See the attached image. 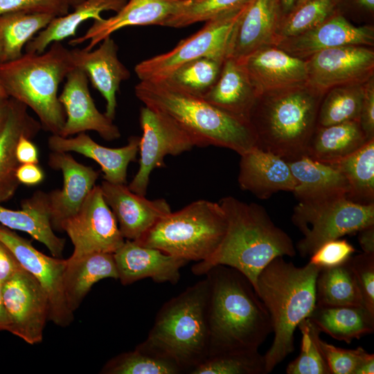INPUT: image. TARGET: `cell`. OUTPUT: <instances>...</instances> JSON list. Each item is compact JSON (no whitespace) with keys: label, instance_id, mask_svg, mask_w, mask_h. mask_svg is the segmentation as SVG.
<instances>
[{"label":"cell","instance_id":"1","mask_svg":"<svg viewBox=\"0 0 374 374\" xmlns=\"http://www.w3.org/2000/svg\"><path fill=\"white\" fill-rule=\"evenodd\" d=\"M218 203L226 220L224 236L208 259L192 267L194 274L205 275L216 265H226L244 274L255 288L258 276L274 258L296 255L291 238L274 224L262 206L232 196Z\"/></svg>","mask_w":374,"mask_h":374},{"label":"cell","instance_id":"2","mask_svg":"<svg viewBox=\"0 0 374 374\" xmlns=\"http://www.w3.org/2000/svg\"><path fill=\"white\" fill-rule=\"evenodd\" d=\"M205 275L210 286L208 355L258 349L272 332V326L269 314L250 280L226 265H216Z\"/></svg>","mask_w":374,"mask_h":374},{"label":"cell","instance_id":"3","mask_svg":"<svg viewBox=\"0 0 374 374\" xmlns=\"http://www.w3.org/2000/svg\"><path fill=\"white\" fill-rule=\"evenodd\" d=\"M136 98L167 116L193 139L195 146L228 148L240 155L256 147V133L247 119L224 112L166 80H140Z\"/></svg>","mask_w":374,"mask_h":374},{"label":"cell","instance_id":"4","mask_svg":"<svg viewBox=\"0 0 374 374\" xmlns=\"http://www.w3.org/2000/svg\"><path fill=\"white\" fill-rule=\"evenodd\" d=\"M320 269L310 262L296 267L278 256L258 276L254 290L269 314L274 334L264 355L266 373L294 350L296 328L316 305V280Z\"/></svg>","mask_w":374,"mask_h":374},{"label":"cell","instance_id":"5","mask_svg":"<svg viewBox=\"0 0 374 374\" xmlns=\"http://www.w3.org/2000/svg\"><path fill=\"white\" fill-rule=\"evenodd\" d=\"M324 94L308 82L260 93L248 117L256 147L287 161L305 155Z\"/></svg>","mask_w":374,"mask_h":374},{"label":"cell","instance_id":"6","mask_svg":"<svg viewBox=\"0 0 374 374\" xmlns=\"http://www.w3.org/2000/svg\"><path fill=\"white\" fill-rule=\"evenodd\" d=\"M74 68L71 51L61 42H54L42 53L26 52L0 63V83L8 97L35 112L42 130L60 135L66 114L58 88Z\"/></svg>","mask_w":374,"mask_h":374},{"label":"cell","instance_id":"7","mask_svg":"<svg viewBox=\"0 0 374 374\" xmlns=\"http://www.w3.org/2000/svg\"><path fill=\"white\" fill-rule=\"evenodd\" d=\"M209 294L206 277L168 300L157 314L147 337L174 357L187 373L209 353Z\"/></svg>","mask_w":374,"mask_h":374},{"label":"cell","instance_id":"8","mask_svg":"<svg viewBox=\"0 0 374 374\" xmlns=\"http://www.w3.org/2000/svg\"><path fill=\"white\" fill-rule=\"evenodd\" d=\"M226 229L220 204L199 199L164 215L135 242L188 262H200L215 253Z\"/></svg>","mask_w":374,"mask_h":374},{"label":"cell","instance_id":"9","mask_svg":"<svg viewBox=\"0 0 374 374\" xmlns=\"http://www.w3.org/2000/svg\"><path fill=\"white\" fill-rule=\"evenodd\" d=\"M292 222L303 234L296 249L305 257L328 241L374 225V204H357L346 195L301 200L293 209Z\"/></svg>","mask_w":374,"mask_h":374},{"label":"cell","instance_id":"10","mask_svg":"<svg viewBox=\"0 0 374 374\" xmlns=\"http://www.w3.org/2000/svg\"><path fill=\"white\" fill-rule=\"evenodd\" d=\"M250 1L240 8L205 21L200 30L181 41L171 51L137 64L134 71L139 80H165L181 65L202 57L223 62L233 30Z\"/></svg>","mask_w":374,"mask_h":374},{"label":"cell","instance_id":"11","mask_svg":"<svg viewBox=\"0 0 374 374\" xmlns=\"http://www.w3.org/2000/svg\"><path fill=\"white\" fill-rule=\"evenodd\" d=\"M139 168L128 185L134 193L145 196L152 170L164 167V158L176 156L195 146L190 136L163 114L144 106L140 110Z\"/></svg>","mask_w":374,"mask_h":374},{"label":"cell","instance_id":"12","mask_svg":"<svg viewBox=\"0 0 374 374\" xmlns=\"http://www.w3.org/2000/svg\"><path fill=\"white\" fill-rule=\"evenodd\" d=\"M73 246L71 258L104 252L115 253L124 243L116 219L100 186H95L79 211L61 225Z\"/></svg>","mask_w":374,"mask_h":374},{"label":"cell","instance_id":"13","mask_svg":"<svg viewBox=\"0 0 374 374\" xmlns=\"http://www.w3.org/2000/svg\"><path fill=\"white\" fill-rule=\"evenodd\" d=\"M2 297L9 321L7 331L28 344L40 343L50 306L36 278L21 267L2 284Z\"/></svg>","mask_w":374,"mask_h":374},{"label":"cell","instance_id":"14","mask_svg":"<svg viewBox=\"0 0 374 374\" xmlns=\"http://www.w3.org/2000/svg\"><path fill=\"white\" fill-rule=\"evenodd\" d=\"M0 241L44 290L49 301V320L60 327L69 326L74 317L64 292L63 275L66 259L45 255L35 249L29 240L1 224Z\"/></svg>","mask_w":374,"mask_h":374},{"label":"cell","instance_id":"15","mask_svg":"<svg viewBox=\"0 0 374 374\" xmlns=\"http://www.w3.org/2000/svg\"><path fill=\"white\" fill-rule=\"evenodd\" d=\"M305 60L308 82L323 93L343 84L365 83L374 76V51L371 46L332 48Z\"/></svg>","mask_w":374,"mask_h":374},{"label":"cell","instance_id":"16","mask_svg":"<svg viewBox=\"0 0 374 374\" xmlns=\"http://www.w3.org/2000/svg\"><path fill=\"white\" fill-rule=\"evenodd\" d=\"M48 165L60 170L63 177L61 189L44 193L45 204L53 229L61 231L62 224L74 215L96 186L100 172L78 162L69 152H53Z\"/></svg>","mask_w":374,"mask_h":374},{"label":"cell","instance_id":"17","mask_svg":"<svg viewBox=\"0 0 374 374\" xmlns=\"http://www.w3.org/2000/svg\"><path fill=\"white\" fill-rule=\"evenodd\" d=\"M347 45L373 47L374 26H355L337 10L314 28L279 39L276 46L292 56L306 60L319 51Z\"/></svg>","mask_w":374,"mask_h":374},{"label":"cell","instance_id":"18","mask_svg":"<svg viewBox=\"0 0 374 374\" xmlns=\"http://www.w3.org/2000/svg\"><path fill=\"white\" fill-rule=\"evenodd\" d=\"M63 89L58 96L66 114L60 136L94 131L106 141L121 137L118 127L96 108L89 89V78L84 71L75 67L66 77Z\"/></svg>","mask_w":374,"mask_h":374},{"label":"cell","instance_id":"19","mask_svg":"<svg viewBox=\"0 0 374 374\" xmlns=\"http://www.w3.org/2000/svg\"><path fill=\"white\" fill-rule=\"evenodd\" d=\"M100 186L125 240H138L160 218L171 212L165 199H148L132 192L126 184L103 180Z\"/></svg>","mask_w":374,"mask_h":374},{"label":"cell","instance_id":"20","mask_svg":"<svg viewBox=\"0 0 374 374\" xmlns=\"http://www.w3.org/2000/svg\"><path fill=\"white\" fill-rule=\"evenodd\" d=\"M188 0H129L115 15L107 19L94 20L82 36H75L69 42L77 46L88 42L84 48L91 51L104 39L117 30L134 26L157 25L163 26L166 21L176 14Z\"/></svg>","mask_w":374,"mask_h":374},{"label":"cell","instance_id":"21","mask_svg":"<svg viewBox=\"0 0 374 374\" xmlns=\"http://www.w3.org/2000/svg\"><path fill=\"white\" fill-rule=\"evenodd\" d=\"M118 279L124 285L150 278L157 283L175 285L180 279V269L188 261L159 249L125 240L113 253Z\"/></svg>","mask_w":374,"mask_h":374},{"label":"cell","instance_id":"22","mask_svg":"<svg viewBox=\"0 0 374 374\" xmlns=\"http://www.w3.org/2000/svg\"><path fill=\"white\" fill-rule=\"evenodd\" d=\"M91 51L73 48L71 51L74 66L87 74L93 87L106 101L105 115L114 121L117 106L116 93L121 84L130 77V72L118 57V47L108 37Z\"/></svg>","mask_w":374,"mask_h":374},{"label":"cell","instance_id":"23","mask_svg":"<svg viewBox=\"0 0 374 374\" xmlns=\"http://www.w3.org/2000/svg\"><path fill=\"white\" fill-rule=\"evenodd\" d=\"M283 17L280 0H251L233 30L226 57L240 60L276 46Z\"/></svg>","mask_w":374,"mask_h":374},{"label":"cell","instance_id":"24","mask_svg":"<svg viewBox=\"0 0 374 374\" xmlns=\"http://www.w3.org/2000/svg\"><path fill=\"white\" fill-rule=\"evenodd\" d=\"M240 60L259 94L308 82L306 60L292 56L276 46L258 48Z\"/></svg>","mask_w":374,"mask_h":374},{"label":"cell","instance_id":"25","mask_svg":"<svg viewBox=\"0 0 374 374\" xmlns=\"http://www.w3.org/2000/svg\"><path fill=\"white\" fill-rule=\"evenodd\" d=\"M240 187L260 199L278 191L293 192L297 185L286 160L255 147L240 155Z\"/></svg>","mask_w":374,"mask_h":374},{"label":"cell","instance_id":"26","mask_svg":"<svg viewBox=\"0 0 374 374\" xmlns=\"http://www.w3.org/2000/svg\"><path fill=\"white\" fill-rule=\"evenodd\" d=\"M139 140V136H130L127 145L112 148L98 144L87 134L81 132L75 137L51 134L48 146L53 152H74L90 158L100 166L105 181L126 184L127 168L136 161Z\"/></svg>","mask_w":374,"mask_h":374},{"label":"cell","instance_id":"27","mask_svg":"<svg viewBox=\"0 0 374 374\" xmlns=\"http://www.w3.org/2000/svg\"><path fill=\"white\" fill-rule=\"evenodd\" d=\"M41 130L27 106L10 98L8 118L0 132V204L12 198L20 184L16 177L20 165L16 157L19 139L23 135L32 139Z\"/></svg>","mask_w":374,"mask_h":374},{"label":"cell","instance_id":"28","mask_svg":"<svg viewBox=\"0 0 374 374\" xmlns=\"http://www.w3.org/2000/svg\"><path fill=\"white\" fill-rule=\"evenodd\" d=\"M258 95L242 62L227 57L217 80L203 98L224 112L248 120Z\"/></svg>","mask_w":374,"mask_h":374},{"label":"cell","instance_id":"29","mask_svg":"<svg viewBox=\"0 0 374 374\" xmlns=\"http://www.w3.org/2000/svg\"><path fill=\"white\" fill-rule=\"evenodd\" d=\"M21 210H12L0 204V224L12 230L27 233L42 243L51 253L57 258L62 256L65 240L53 231L44 200V192L35 191L21 203Z\"/></svg>","mask_w":374,"mask_h":374},{"label":"cell","instance_id":"30","mask_svg":"<svg viewBox=\"0 0 374 374\" xmlns=\"http://www.w3.org/2000/svg\"><path fill=\"white\" fill-rule=\"evenodd\" d=\"M66 260L63 287L67 305L73 312L95 283L107 278L118 279L113 253L97 252Z\"/></svg>","mask_w":374,"mask_h":374},{"label":"cell","instance_id":"31","mask_svg":"<svg viewBox=\"0 0 374 374\" xmlns=\"http://www.w3.org/2000/svg\"><path fill=\"white\" fill-rule=\"evenodd\" d=\"M297 185L292 192L299 201L346 195L347 181L335 166L306 155L287 161Z\"/></svg>","mask_w":374,"mask_h":374},{"label":"cell","instance_id":"32","mask_svg":"<svg viewBox=\"0 0 374 374\" xmlns=\"http://www.w3.org/2000/svg\"><path fill=\"white\" fill-rule=\"evenodd\" d=\"M127 0H84L73 8L72 12L56 17L26 45V53H42L54 42L75 37L78 26L90 19L100 20V13L112 10L117 12Z\"/></svg>","mask_w":374,"mask_h":374},{"label":"cell","instance_id":"33","mask_svg":"<svg viewBox=\"0 0 374 374\" xmlns=\"http://www.w3.org/2000/svg\"><path fill=\"white\" fill-rule=\"evenodd\" d=\"M367 141L358 121L317 126L305 155L332 164L353 153Z\"/></svg>","mask_w":374,"mask_h":374},{"label":"cell","instance_id":"34","mask_svg":"<svg viewBox=\"0 0 374 374\" xmlns=\"http://www.w3.org/2000/svg\"><path fill=\"white\" fill-rule=\"evenodd\" d=\"M308 319L321 332L347 344L374 331V314L364 306L315 305Z\"/></svg>","mask_w":374,"mask_h":374},{"label":"cell","instance_id":"35","mask_svg":"<svg viewBox=\"0 0 374 374\" xmlns=\"http://www.w3.org/2000/svg\"><path fill=\"white\" fill-rule=\"evenodd\" d=\"M103 374H179L185 371L168 353L146 339L131 351L109 359Z\"/></svg>","mask_w":374,"mask_h":374},{"label":"cell","instance_id":"36","mask_svg":"<svg viewBox=\"0 0 374 374\" xmlns=\"http://www.w3.org/2000/svg\"><path fill=\"white\" fill-rule=\"evenodd\" d=\"M331 165L341 171L347 181V199L359 204H374V139Z\"/></svg>","mask_w":374,"mask_h":374},{"label":"cell","instance_id":"37","mask_svg":"<svg viewBox=\"0 0 374 374\" xmlns=\"http://www.w3.org/2000/svg\"><path fill=\"white\" fill-rule=\"evenodd\" d=\"M55 17L40 13L10 12L0 15L1 48L0 63L21 57L22 48Z\"/></svg>","mask_w":374,"mask_h":374},{"label":"cell","instance_id":"38","mask_svg":"<svg viewBox=\"0 0 374 374\" xmlns=\"http://www.w3.org/2000/svg\"><path fill=\"white\" fill-rule=\"evenodd\" d=\"M316 305L364 306L348 260L337 267L320 269L316 280Z\"/></svg>","mask_w":374,"mask_h":374},{"label":"cell","instance_id":"39","mask_svg":"<svg viewBox=\"0 0 374 374\" xmlns=\"http://www.w3.org/2000/svg\"><path fill=\"white\" fill-rule=\"evenodd\" d=\"M364 84H343L328 90L319 105L317 126L359 121Z\"/></svg>","mask_w":374,"mask_h":374},{"label":"cell","instance_id":"40","mask_svg":"<svg viewBox=\"0 0 374 374\" xmlns=\"http://www.w3.org/2000/svg\"><path fill=\"white\" fill-rule=\"evenodd\" d=\"M190 374H266L264 355L258 349H240L209 355Z\"/></svg>","mask_w":374,"mask_h":374},{"label":"cell","instance_id":"41","mask_svg":"<svg viewBox=\"0 0 374 374\" xmlns=\"http://www.w3.org/2000/svg\"><path fill=\"white\" fill-rule=\"evenodd\" d=\"M223 62L202 57L181 65L165 80L178 89L203 97L217 80Z\"/></svg>","mask_w":374,"mask_h":374},{"label":"cell","instance_id":"42","mask_svg":"<svg viewBox=\"0 0 374 374\" xmlns=\"http://www.w3.org/2000/svg\"><path fill=\"white\" fill-rule=\"evenodd\" d=\"M339 0H308L282 18L278 40L294 36L322 23L339 10ZM276 42V43H277Z\"/></svg>","mask_w":374,"mask_h":374},{"label":"cell","instance_id":"43","mask_svg":"<svg viewBox=\"0 0 374 374\" xmlns=\"http://www.w3.org/2000/svg\"><path fill=\"white\" fill-rule=\"evenodd\" d=\"M302 334L301 352L287 366V374H331L327 362L318 345L321 332L309 319H305L298 327Z\"/></svg>","mask_w":374,"mask_h":374},{"label":"cell","instance_id":"44","mask_svg":"<svg viewBox=\"0 0 374 374\" xmlns=\"http://www.w3.org/2000/svg\"><path fill=\"white\" fill-rule=\"evenodd\" d=\"M250 0H188L163 26L182 28L206 21L244 6Z\"/></svg>","mask_w":374,"mask_h":374},{"label":"cell","instance_id":"45","mask_svg":"<svg viewBox=\"0 0 374 374\" xmlns=\"http://www.w3.org/2000/svg\"><path fill=\"white\" fill-rule=\"evenodd\" d=\"M317 342L331 374H355L364 362L374 357L373 354L368 353L362 347L341 348L324 341L320 336Z\"/></svg>","mask_w":374,"mask_h":374},{"label":"cell","instance_id":"46","mask_svg":"<svg viewBox=\"0 0 374 374\" xmlns=\"http://www.w3.org/2000/svg\"><path fill=\"white\" fill-rule=\"evenodd\" d=\"M365 308L374 314V254L362 253L348 260Z\"/></svg>","mask_w":374,"mask_h":374},{"label":"cell","instance_id":"47","mask_svg":"<svg viewBox=\"0 0 374 374\" xmlns=\"http://www.w3.org/2000/svg\"><path fill=\"white\" fill-rule=\"evenodd\" d=\"M69 0H0V15L10 12L40 13L60 17L69 12Z\"/></svg>","mask_w":374,"mask_h":374},{"label":"cell","instance_id":"48","mask_svg":"<svg viewBox=\"0 0 374 374\" xmlns=\"http://www.w3.org/2000/svg\"><path fill=\"white\" fill-rule=\"evenodd\" d=\"M355 252L353 246L344 239H335L321 245L312 255L309 262L319 268H330L345 263Z\"/></svg>","mask_w":374,"mask_h":374},{"label":"cell","instance_id":"49","mask_svg":"<svg viewBox=\"0 0 374 374\" xmlns=\"http://www.w3.org/2000/svg\"><path fill=\"white\" fill-rule=\"evenodd\" d=\"M367 141L374 139V76L364 84V96L359 118Z\"/></svg>","mask_w":374,"mask_h":374},{"label":"cell","instance_id":"50","mask_svg":"<svg viewBox=\"0 0 374 374\" xmlns=\"http://www.w3.org/2000/svg\"><path fill=\"white\" fill-rule=\"evenodd\" d=\"M21 267L12 252L0 241V283L3 284Z\"/></svg>","mask_w":374,"mask_h":374},{"label":"cell","instance_id":"51","mask_svg":"<svg viewBox=\"0 0 374 374\" xmlns=\"http://www.w3.org/2000/svg\"><path fill=\"white\" fill-rule=\"evenodd\" d=\"M16 177L20 184L32 186L42 182L44 172L38 163H24L19 166Z\"/></svg>","mask_w":374,"mask_h":374},{"label":"cell","instance_id":"52","mask_svg":"<svg viewBox=\"0 0 374 374\" xmlns=\"http://www.w3.org/2000/svg\"><path fill=\"white\" fill-rule=\"evenodd\" d=\"M16 157L20 164L38 163V150L31 139L23 135L16 147Z\"/></svg>","mask_w":374,"mask_h":374},{"label":"cell","instance_id":"53","mask_svg":"<svg viewBox=\"0 0 374 374\" xmlns=\"http://www.w3.org/2000/svg\"><path fill=\"white\" fill-rule=\"evenodd\" d=\"M357 233L358 242L363 252L374 254V225L366 226Z\"/></svg>","mask_w":374,"mask_h":374},{"label":"cell","instance_id":"54","mask_svg":"<svg viewBox=\"0 0 374 374\" xmlns=\"http://www.w3.org/2000/svg\"><path fill=\"white\" fill-rule=\"evenodd\" d=\"M344 1H346L347 5L352 6L363 17L373 18L374 13V0H339V6Z\"/></svg>","mask_w":374,"mask_h":374},{"label":"cell","instance_id":"55","mask_svg":"<svg viewBox=\"0 0 374 374\" xmlns=\"http://www.w3.org/2000/svg\"><path fill=\"white\" fill-rule=\"evenodd\" d=\"M10 98L0 96V132L3 129L9 112Z\"/></svg>","mask_w":374,"mask_h":374},{"label":"cell","instance_id":"56","mask_svg":"<svg viewBox=\"0 0 374 374\" xmlns=\"http://www.w3.org/2000/svg\"><path fill=\"white\" fill-rule=\"evenodd\" d=\"M9 321L2 297V284L0 283V331L8 330Z\"/></svg>","mask_w":374,"mask_h":374},{"label":"cell","instance_id":"57","mask_svg":"<svg viewBox=\"0 0 374 374\" xmlns=\"http://www.w3.org/2000/svg\"><path fill=\"white\" fill-rule=\"evenodd\" d=\"M374 357L364 362L355 371V374H373Z\"/></svg>","mask_w":374,"mask_h":374},{"label":"cell","instance_id":"58","mask_svg":"<svg viewBox=\"0 0 374 374\" xmlns=\"http://www.w3.org/2000/svg\"><path fill=\"white\" fill-rule=\"evenodd\" d=\"M283 15H286L294 8L297 0H280Z\"/></svg>","mask_w":374,"mask_h":374},{"label":"cell","instance_id":"59","mask_svg":"<svg viewBox=\"0 0 374 374\" xmlns=\"http://www.w3.org/2000/svg\"><path fill=\"white\" fill-rule=\"evenodd\" d=\"M1 27H0V52H1ZM0 96L8 97L1 83H0Z\"/></svg>","mask_w":374,"mask_h":374},{"label":"cell","instance_id":"60","mask_svg":"<svg viewBox=\"0 0 374 374\" xmlns=\"http://www.w3.org/2000/svg\"><path fill=\"white\" fill-rule=\"evenodd\" d=\"M84 0H69L71 8H75Z\"/></svg>","mask_w":374,"mask_h":374},{"label":"cell","instance_id":"61","mask_svg":"<svg viewBox=\"0 0 374 374\" xmlns=\"http://www.w3.org/2000/svg\"><path fill=\"white\" fill-rule=\"evenodd\" d=\"M307 1H308V0H297V1H296V5H295L294 8H296V7H297V6H300V5H301V4H303V3H304L306 2ZM294 8H293V9H294Z\"/></svg>","mask_w":374,"mask_h":374}]
</instances>
